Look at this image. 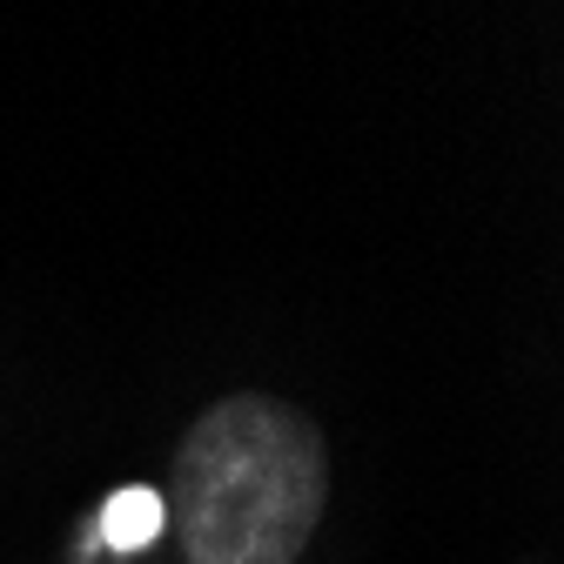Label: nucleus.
Masks as SVG:
<instances>
[{"instance_id": "nucleus-1", "label": "nucleus", "mask_w": 564, "mask_h": 564, "mask_svg": "<svg viewBox=\"0 0 564 564\" xmlns=\"http://www.w3.org/2000/svg\"><path fill=\"white\" fill-rule=\"evenodd\" d=\"M329 505V444L290 397L208 403L169 470L162 518L188 564H296Z\"/></svg>"}, {"instance_id": "nucleus-2", "label": "nucleus", "mask_w": 564, "mask_h": 564, "mask_svg": "<svg viewBox=\"0 0 564 564\" xmlns=\"http://www.w3.org/2000/svg\"><path fill=\"white\" fill-rule=\"evenodd\" d=\"M155 524H162V511H155V498H141V490H121V498L108 505V544H141V538H155Z\"/></svg>"}]
</instances>
